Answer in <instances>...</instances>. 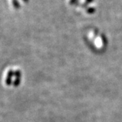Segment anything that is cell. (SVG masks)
I'll return each instance as SVG.
<instances>
[{"instance_id":"6da1fadb","label":"cell","mask_w":122,"mask_h":122,"mask_svg":"<svg viewBox=\"0 0 122 122\" xmlns=\"http://www.w3.org/2000/svg\"><path fill=\"white\" fill-rule=\"evenodd\" d=\"M94 12H95V9L92 7H90L86 9V12L88 14H93Z\"/></svg>"},{"instance_id":"7a4b0ae2","label":"cell","mask_w":122,"mask_h":122,"mask_svg":"<svg viewBox=\"0 0 122 122\" xmlns=\"http://www.w3.org/2000/svg\"><path fill=\"white\" fill-rule=\"evenodd\" d=\"M76 2H77V0H69V4L71 5L75 4Z\"/></svg>"},{"instance_id":"3957f363","label":"cell","mask_w":122,"mask_h":122,"mask_svg":"<svg viewBox=\"0 0 122 122\" xmlns=\"http://www.w3.org/2000/svg\"><path fill=\"white\" fill-rule=\"evenodd\" d=\"M85 1V2L86 3V4H90V3H92L94 0H84Z\"/></svg>"},{"instance_id":"277c9868","label":"cell","mask_w":122,"mask_h":122,"mask_svg":"<svg viewBox=\"0 0 122 122\" xmlns=\"http://www.w3.org/2000/svg\"><path fill=\"white\" fill-rule=\"evenodd\" d=\"M23 1H26V2H27V1H28V0H23Z\"/></svg>"}]
</instances>
